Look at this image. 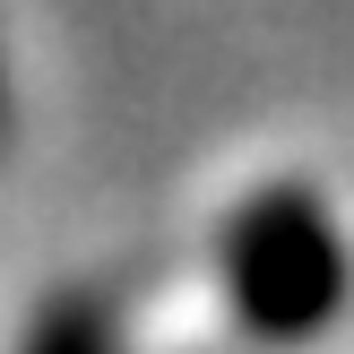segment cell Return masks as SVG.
I'll use <instances>...</instances> for the list:
<instances>
[{
    "mask_svg": "<svg viewBox=\"0 0 354 354\" xmlns=\"http://www.w3.org/2000/svg\"><path fill=\"white\" fill-rule=\"evenodd\" d=\"M216 286L242 337L259 346H311L346 320L354 259L311 182H268L225 216L216 234Z\"/></svg>",
    "mask_w": 354,
    "mask_h": 354,
    "instance_id": "cell-1",
    "label": "cell"
},
{
    "mask_svg": "<svg viewBox=\"0 0 354 354\" xmlns=\"http://www.w3.org/2000/svg\"><path fill=\"white\" fill-rule=\"evenodd\" d=\"M17 354H121V320H113L104 294L69 286V294H52V303L35 311V328H26Z\"/></svg>",
    "mask_w": 354,
    "mask_h": 354,
    "instance_id": "cell-2",
    "label": "cell"
},
{
    "mask_svg": "<svg viewBox=\"0 0 354 354\" xmlns=\"http://www.w3.org/2000/svg\"><path fill=\"white\" fill-rule=\"evenodd\" d=\"M0 130H9V86H0Z\"/></svg>",
    "mask_w": 354,
    "mask_h": 354,
    "instance_id": "cell-3",
    "label": "cell"
}]
</instances>
